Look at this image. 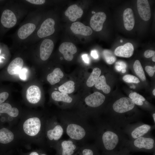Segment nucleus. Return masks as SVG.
<instances>
[{
    "label": "nucleus",
    "instance_id": "58836bf2",
    "mask_svg": "<svg viewBox=\"0 0 155 155\" xmlns=\"http://www.w3.org/2000/svg\"><path fill=\"white\" fill-rule=\"evenodd\" d=\"M27 70L26 68L22 69L19 74L20 78L23 80H26L27 79Z\"/></svg>",
    "mask_w": 155,
    "mask_h": 155
},
{
    "label": "nucleus",
    "instance_id": "f3484780",
    "mask_svg": "<svg viewBox=\"0 0 155 155\" xmlns=\"http://www.w3.org/2000/svg\"><path fill=\"white\" fill-rule=\"evenodd\" d=\"M26 98L31 104H36L39 103L41 98V92L39 88L35 85L29 87L27 90Z\"/></svg>",
    "mask_w": 155,
    "mask_h": 155
},
{
    "label": "nucleus",
    "instance_id": "0eeeda50",
    "mask_svg": "<svg viewBox=\"0 0 155 155\" xmlns=\"http://www.w3.org/2000/svg\"><path fill=\"white\" fill-rule=\"evenodd\" d=\"M154 128L155 125H150L138 121L128 124L122 129L128 139L131 140L151 134Z\"/></svg>",
    "mask_w": 155,
    "mask_h": 155
},
{
    "label": "nucleus",
    "instance_id": "4be33fe9",
    "mask_svg": "<svg viewBox=\"0 0 155 155\" xmlns=\"http://www.w3.org/2000/svg\"><path fill=\"white\" fill-rule=\"evenodd\" d=\"M123 19L125 28L127 30L130 31L133 28L135 21L132 10L127 8L124 11Z\"/></svg>",
    "mask_w": 155,
    "mask_h": 155
},
{
    "label": "nucleus",
    "instance_id": "dca6fc26",
    "mask_svg": "<svg viewBox=\"0 0 155 155\" xmlns=\"http://www.w3.org/2000/svg\"><path fill=\"white\" fill-rule=\"evenodd\" d=\"M54 44L52 40L49 39L44 40L40 46V56L41 60L46 61L48 59L52 53Z\"/></svg>",
    "mask_w": 155,
    "mask_h": 155
},
{
    "label": "nucleus",
    "instance_id": "603ef678",
    "mask_svg": "<svg viewBox=\"0 0 155 155\" xmlns=\"http://www.w3.org/2000/svg\"><path fill=\"white\" fill-rule=\"evenodd\" d=\"M120 42H123V40H120Z\"/></svg>",
    "mask_w": 155,
    "mask_h": 155
},
{
    "label": "nucleus",
    "instance_id": "37998d69",
    "mask_svg": "<svg viewBox=\"0 0 155 155\" xmlns=\"http://www.w3.org/2000/svg\"><path fill=\"white\" fill-rule=\"evenodd\" d=\"M82 57L84 62L87 63H89V59L87 54H84L82 55Z\"/></svg>",
    "mask_w": 155,
    "mask_h": 155
},
{
    "label": "nucleus",
    "instance_id": "49530a36",
    "mask_svg": "<svg viewBox=\"0 0 155 155\" xmlns=\"http://www.w3.org/2000/svg\"><path fill=\"white\" fill-rule=\"evenodd\" d=\"M152 117L153 122L154 123V124H155V113H154L152 114Z\"/></svg>",
    "mask_w": 155,
    "mask_h": 155
},
{
    "label": "nucleus",
    "instance_id": "2f4dec72",
    "mask_svg": "<svg viewBox=\"0 0 155 155\" xmlns=\"http://www.w3.org/2000/svg\"><path fill=\"white\" fill-rule=\"evenodd\" d=\"M103 55L106 62L108 64L113 63L116 60V57L110 50H105L103 52Z\"/></svg>",
    "mask_w": 155,
    "mask_h": 155
},
{
    "label": "nucleus",
    "instance_id": "c85d7f7f",
    "mask_svg": "<svg viewBox=\"0 0 155 155\" xmlns=\"http://www.w3.org/2000/svg\"><path fill=\"white\" fill-rule=\"evenodd\" d=\"M101 73V70L98 68H94L86 82V85L89 87H92L95 85Z\"/></svg>",
    "mask_w": 155,
    "mask_h": 155
},
{
    "label": "nucleus",
    "instance_id": "09e8293b",
    "mask_svg": "<svg viewBox=\"0 0 155 155\" xmlns=\"http://www.w3.org/2000/svg\"><path fill=\"white\" fill-rule=\"evenodd\" d=\"M152 60L153 62H155V55L153 56L152 58Z\"/></svg>",
    "mask_w": 155,
    "mask_h": 155
},
{
    "label": "nucleus",
    "instance_id": "c03bdc74",
    "mask_svg": "<svg viewBox=\"0 0 155 155\" xmlns=\"http://www.w3.org/2000/svg\"><path fill=\"white\" fill-rule=\"evenodd\" d=\"M135 104L139 106H142L144 104L143 101L139 99L132 100Z\"/></svg>",
    "mask_w": 155,
    "mask_h": 155
},
{
    "label": "nucleus",
    "instance_id": "39448f33",
    "mask_svg": "<svg viewBox=\"0 0 155 155\" xmlns=\"http://www.w3.org/2000/svg\"><path fill=\"white\" fill-rule=\"evenodd\" d=\"M64 133L63 127L57 117H47L45 135L47 147L53 148Z\"/></svg>",
    "mask_w": 155,
    "mask_h": 155
},
{
    "label": "nucleus",
    "instance_id": "79ce46f5",
    "mask_svg": "<svg viewBox=\"0 0 155 155\" xmlns=\"http://www.w3.org/2000/svg\"><path fill=\"white\" fill-rule=\"evenodd\" d=\"M26 1L32 4L36 5L42 4L45 2V0H27Z\"/></svg>",
    "mask_w": 155,
    "mask_h": 155
},
{
    "label": "nucleus",
    "instance_id": "a878e982",
    "mask_svg": "<svg viewBox=\"0 0 155 155\" xmlns=\"http://www.w3.org/2000/svg\"><path fill=\"white\" fill-rule=\"evenodd\" d=\"M51 96L52 99L55 101L68 104H71L73 102V98L68 94L63 92L54 91L52 93Z\"/></svg>",
    "mask_w": 155,
    "mask_h": 155
},
{
    "label": "nucleus",
    "instance_id": "2eb2a0df",
    "mask_svg": "<svg viewBox=\"0 0 155 155\" xmlns=\"http://www.w3.org/2000/svg\"><path fill=\"white\" fill-rule=\"evenodd\" d=\"M137 9L138 13L142 20H149L151 17V11L148 1L147 0H138Z\"/></svg>",
    "mask_w": 155,
    "mask_h": 155
},
{
    "label": "nucleus",
    "instance_id": "bb28decb",
    "mask_svg": "<svg viewBox=\"0 0 155 155\" xmlns=\"http://www.w3.org/2000/svg\"><path fill=\"white\" fill-rule=\"evenodd\" d=\"M63 76V73L61 69L56 68L48 75L47 80L51 84L53 85L59 82Z\"/></svg>",
    "mask_w": 155,
    "mask_h": 155
},
{
    "label": "nucleus",
    "instance_id": "9d476101",
    "mask_svg": "<svg viewBox=\"0 0 155 155\" xmlns=\"http://www.w3.org/2000/svg\"><path fill=\"white\" fill-rule=\"evenodd\" d=\"M7 116V121L9 127H13L18 123L21 116L19 110L8 103L4 102L0 104V114Z\"/></svg>",
    "mask_w": 155,
    "mask_h": 155
},
{
    "label": "nucleus",
    "instance_id": "f8f14e48",
    "mask_svg": "<svg viewBox=\"0 0 155 155\" xmlns=\"http://www.w3.org/2000/svg\"><path fill=\"white\" fill-rule=\"evenodd\" d=\"M55 22L53 19L49 18L41 25L37 32V35L40 38H44L53 34L55 31Z\"/></svg>",
    "mask_w": 155,
    "mask_h": 155
},
{
    "label": "nucleus",
    "instance_id": "3c124183",
    "mask_svg": "<svg viewBox=\"0 0 155 155\" xmlns=\"http://www.w3.org/2000/svg\"><path fill=\"white\" fill-rule=\"evenodd\" d=\"M92 13L95 14V11H92Z\"/></svg>",
    "mask_w": 155,
    "mask_h": 155
},
{
    "label": "nucleus",
    "instance_id": "864d4df0",
    "mask_svg": "<svg viewBox=\"0 0 155 155\" xmlns=\"http://www.w3.org/2000/svg\"><path fill=\"white\" fill-rule=\"evenodd\" d=\"M153 153V155H155V152H154Z\"/></svg>",
    "mask_w": 155,
    "mask_h": 155
},
{
    "label": "nucleus",
    "instance_id": "f03ea898",
    "mask_svg": "<svg viewBox=\"0 0 155 155\" xmlns=\"http://www.w3.org/2000/svg\"><path fill=\"white\" fill-rule=\"evenodd\" d=\"M96 133L94 144L102 153L119 150L124 147L128 140L122 129L105 119L94 120Z\"/></svg>",
    "mask_w": 155,
    "mask_h": 155
},
{
    "label": "nucleus",
    "instance_id": "ea45409f",
    "mask_svg": "<svg viewBox=\"0 0 155 155\" xmlns=\"http://www.w3.org/2000/svg\"><path fill=\"white\" fill-rule=\"evenodd\" d=\"M116 69L117 71H120L122 69H125L126 64L122 62H118L116 63Z\"/></svg>",
    "mask_w": 155,
    "mask_h": 155
},
{
    "label": "nucleus",
    "instance_id": "4468645a",
    "mask_svg": "<svg viewBox=\"0 0 155 155\" xmlns=\"http://www.w3.org/2000/svg\"><path fill=\"white\" fill-rule=\"evenodd\" d=\"M106 18V14L103 12H99L94 14L91 17L90 21V25L92 28L96 32L101 31Z\"/></svg>",
    "mask_w": 155,
    "mask_h": 155
},
{
    "label": "nucleus",
    "instance_id": "a19ab883",
    "mask_svg": "<svg viewBox=\"0 0 155 155\" xmlns=\"http://www.w3.org/2000/svg\"><path fill=\"white\" fill-rule=\"evenodd\" d=\"M155 55V51L151 50H146L144 53V56L146 58H150L154 56Z\"/></svg>",
    "mask_w": 155,
    "mask_h": 155
},
{
    "label": "nucleus",
    "instance_id": "393cba45",
    "mask_svg": "<svg viewBox=\"0 0 155 155\" xmlns=\"http://www.w3.org/2000/svg\"><path fill=\"white\" fill-rule=\"evenodd\" d=\"M36 29V26L33 24L28 23L24 25L18 30V35L22 39H24L29 36Z\"/></svg>",
    "mask_w": 155,
    "mask_h": 155
},
{
    "label": "nucleus",
    "instance_id": "a211bd4d",
    "mask_svg": "<svg viewBox=\"0 0 155 155\" xmlns=\"http://www.w3.org/2000/svg\"><path fill=\"white\" fill-rule=\"evenodd\" d=\"M17 21L15 14L11 11L6 9L3 12L1 18V22L5 27H12L16 25Z\"/></svg>",
    "mask_w": 155,
    "mask_h": 155
},
{
    "label": "nucleus",
    "instance_id": "7c9ffc66",
    "mask_svg": "<svg viewBox=\"0 0 155 155\" xmlns=\"http://www.w3.org/2000/svg\"><path fill=\"white\" fill-rule=\"evenodd\" d=\"M133 68L136 75L143 81L146 80L144 71L141 63L138 60H136L133 65Z\"/></svg>",
    "mask_w": 155,
    "mask_h": 155
},
{
    "label": "nucleus",
    "instance_id": "473e14b6",
    "mask_svg": "<svg viewBox=\"0 0 155 155\" xmlns=\"http://www.w3.org/2000/svg\"><path fill=\"white\" fill-rule=\"evenodd\" d=\"M19 154L20 155H48L46 153L45 150L40 148L27 152H24L21 150Z\"/></svg>",
    "mask_w": 155,
    "mask_h": 155
},
{
    "label": "nucleus",
    "instance_id": "b1692460",
    "mask_svg": "<svg viewBox=\"0 0 155 155\" xmlns=\"http://www.w3.org/2000/svg\"><path fill=\"white\" fill-rule=\"evenodd\" d=\"M24 64L22 59L20 57H17L14 59L9 65L7 71L11 75L19 73L22 69Z\"/></svg>",
    "mask_w": 155,
    "mask_h": 155
},
{
    "label": "nucleus",
    "instance_id": "6e6552de",
    "mask_svg": "<svg viewBox=\"0 0 155 155\" xmlns=\"http://www.w3.org/2000/svg\"><path fill=\"white\" fill-rule=\"evenodd\" d=\"M0 144L13 151L18 146H24L20 136L15 127L0 129Z\"/></svg>",
    "mask_w": 155,
    "mask_h": 155
},
{
    "label": "nucleus",
    "instance_id": "20e7f679",
    "mask_svg": "<svg viewBox=\"0 0 155 155\" xmlns=\"http://www.w3.org/2000/svg\"><path fill=\"white\" fill-rule=\"evenodd\" d=\"M135 105L129 98H121L115 101L112 105L113 109L116 113L107 117V118L109 121L118 126L124 127L130 123L125 114L133 110Z\"/></svg>",
    "mask_w": 155,
    "mask_h": 155
},
{
    "label": "nucleus",
    "instance_id": "f257e3e1",
    "mask_svg": "<svg viewBox=\"0 0 155 155\" xmlns=\"http://www.w3.org/2000/svg\"><path fill=\"white\" fill-rule=\"evenodd\" d=\"M46 117L36 113L22 115L15 127L26 148L30 149L31 144H33L45 151L47 149L45 135Z\"/></svg>",
    "mask_w": 155,
    "mask_h": 155
},
{
    "label": "nucleus",
    "instance_id": "7ed1b4c3",
    "mask_svg": "<svg viewBox=\"0 0 155 155\" xmlns=\"http://www.w3.org/2000/svg\"><path fill=\"white\" fill-rule=\"evenodd\" d=\"M57 118L69 139L81 146L90 139H94L96 131L94 127L91 125L87 120L78 114H63Z\"/></svg>",
    "mask_w": 155,
    "mask_h": 155
},
{
    "label": "nucleus",
    "instance_id": "aec40b11",
    "mask_svg": "<svg viewBox=\"0 0 155 155\" xmlns=\"http://www.w3.org/2000/svg\"><path fill=\"white\" fill-rule=\"evenodd\" d=\"M134 47L130 42H127L123 46L117 47L114 52L117 56L126 58L131 57L133 53Z\"/></svg>",
    "mask_w": 155,
    "mask_h": 155
},
{
    "label": "nucleus",
    "instance_id": "6ab92c4d",
    "mask_svg": "<svg viewBox=\"0 0 155 155\" xmlns=\"http://www.w3.org/2000/svg\"><path fill=\"white\" fill-rule=\"evenodd\" d=\"M70 29L75 34L85 36H90L92 33V30L90 27L86 26L79 22L73 23L70 27Z\"/></svg>",
    "mask_w": 155,
    "mask_h": 155
},
{
    "label": "nucleus",
    "instance_id": "4c0bfd02",
    "mask_svg": "<svg viewBox=\"0 0 155 155\" xmlns=\"http://www.w3.org/2000/svg\"><path fill=\"white\" fill-rule=\"evenodd\" d=\"M9 96L8 93L3 92L0 93V104L4 103L8 98Z\"/></svg>",
    "mask_w": 155,
    "mask_h": 155
},
{
    "label": "nucleus",
    "instance_id": "c9c22d12",
    "mask_svg": "<svg viewBox=\"0 0 155 155\" xmlns=\"http://www.w3.org/2000/svg\"><path fill=\"white\" fill-rule=\"evenodd\" d=\"M129 97L131 100L139 99L143 101H144L146 100L144 97L136 92L130 93L129 95Z\"/></svg>",
    "mask_w": 155,
    "mask_h": 155
},
{
    "label": "nucleus",
    "instance_id": "f704fd0d",
    "mask_svg": "<svg viewBox=\"0 0 155 155\" xmlns=\"http://www.w3.org/2000/svg\"><path fill=\"white\" fill-rule=\"evenodd\" d=\"M123 79L125 82L129 83H138L140 82L138 78L134 75L129 74L124 75L123 78Z\"/></svg>",
    "mask_w": 155,
    "mask_h": 155
},
{
    "label": "nucleus",
    "instance_id": "a18cd8bd",
    "mask_svg": "<svg viewBox=\"0 0 155 155\" xmlns=\"http://www.w3.org/2000/svg\"><path fill=\"white\" fill-rule=\"evenodd\" d=\"M91 56L94 59H97L98 57V55L96 50L92 51L91 53Z\"/></svg>",
    "mask_w": 155,
    "mask_h": 155
},
{
    "label": "nucleus",
    "instance_id": "9b49d317",
    "mask_svg": "<svg viewBox=\"0 0 155 155\" xmlns=\"http://www.w3.org/2000/svg\"><path fill=\"white\" fill-rule=\"evenodd\" d=\"M105 100V97L98 92H96L88 96L84 99L85 105L89 108H96L102 105Z\"/></svg>",
    "mask_w": 155,
    "mask_h": 155
},
{
    "label": "nucleus",
    "instance_id": "ddd939ff",
    "mask_svg": "<svg viewBox=\"0 0 155 155\" xmlns=\"http://www.w3.org/2000/svg\"><path fill=\"white\" fill-rule=\"evenodd\" d=\"M59 49V51L63 55L64 59L67 61H71L73 58V55L77 51L75 46L71 42H63Z\"/></svg>",
    "mask_w": 155,
    "mask_h": 155
},
{
    "label": "nucleus",
    "instance_id": "5701e85b",
    "mask_svg": "<svg viewBox=\"0 0 155 155\" xmlns=\"http://www.w3.org/2000/svg\"><path fill=\"white\" fill-rule=\"evenodd\" d=\"M99 150L94 144H85L77 150L78 155H101Z\"/></svg>",
    "mask_w": 155,
    "mask_h": 155
},
{
    "label": "nucleus",
    "instance_id": "c756f323",
    "mask_svg": "<svg viewBox=\"0 0 155 155\" xmlns=\"http://www.w3.org/2000/svg\"><path fill=\"white\" fill-rule=\"evenodd\" d=\"M75 83L72 80L68 81L58 87V90L60 92L67 94H71L75 90Z\"/></svg>",
    "mask_w": 155,
    "mask_h": 155
},
{
    "label": "nucleus",
    "instance_id": "423d86ee",
    "mask_svg": "<svg viewBox=\"0 0 155 155\" xmlns=\"http://www.w3.org/2000/svg\"><path fill=\"white\" fill-rule=\"evenodd\" d=\"M124 147L131 152H155V140L151 134L139 137L133 140H128Z\"/></svg>",
    "mask_w": 155,
    "mask_h": 155
},
{
    "label": "nucleus",
    "instance_id": "412c9836",
    "mask_svg": "<svg viewBox=\"0 0 155 155\" xmlns=\"http://www.w3.org/2000/svg\"><path fill=\"white\" fill-rule=\"evenodd\" d=\"M83 13L82 9L76 4L69 6L65 12V15L72 22H75L77 19L80 18Z\"/></svg>",
    "mask_w": 155,
    "mask_h": 155
},
{
    "label": "nucleus",
    "instance_id": "8fccbe9b",
    "mask_svg": "<svg viewBox=\"0 0 155 155\" xmlns=\"http://www.w3.org/2000/svg\"><path fill=\"white\" fill-rule=\"evenodd\" d=\"M152 93L154 96H155V89H154L152 91Z\"/></svg>",
    "mask_w": 155,
    "mask_h": 155
},
{
    "label": "nucleus",
    "instance_id": "cd10ccee",
    "mask_svg": "<svg viewBox=\"0 0 155 155\" xmlns=\"http://www.w3.org/2000/svg\"><path fill=\"white\" fill-rule=\"evenodd\" d=\"M97 89L102 90L105 93H109L111 91V87L106 83V78L104 75L99 77L95 84Z\"/></svg>",
    "mask_w": 155,
    "mask_h": 155
},
{
    "label": "nucleus",
    "instance_id": "1a4fd4ad",
    "mask_svg": "<svg viewBox=\"0 0 155 155\" xmlns=\"http://www.w3.org/2000/svg\"><path fill=\"white\" fill-rule=\"evenodd\" d=\"M80 146L70 139L60 140L53 148L56 152L55 155H73Z\"/></svg>",
    "mask_w": 155,
    "mask_h": 155
},
{
    "label": "nucleus",
    "instance_id": "de8ad7c7",
    "mask_svg": "<svg viewBox=\"0 0 155 155\" xmlns=\"http://www.w3.org/2000/svg\"><path fill=\"white\" fill-rule=\"evenodd\" d=\"M126 69H122L121 70V72L123 73H124L126 72Z\"/></svg>",
    "mask_w": 155,
    "mask_h": 155
},
{
    "label": "nucleus",
    "instance_id": "e433bc0d",
    "mask_svg": "<svg viewBox=\"0 0 155 155\" xmlns=\"http://www.w3.org/2000/svg\"><path fill=\"white\" fill-rule=\"evenodd\" d=\"M145 69L148 74L150 77L153 75L155 71V66L152 67L150 66H147L145 67Z\"/></svg>",
    "mask_w": 155,
    "mask_h": 155
},
{
    "label": "nucleus",
    "instance_id": "72a5a7b5",
    "mask_svg": "<svg viewBox=\"0 0 155 155\" xmlns=\"http://www.w3.org/2000/svg\"><path fill=\"white\" fill-rule=\"evenodd\" d=\"M130 152L124 147L118 151L108 153H102L101 155H131Z\"/></svg>",
    "mask_w": 155,
    "mask_h": 155
}]
</instances>
